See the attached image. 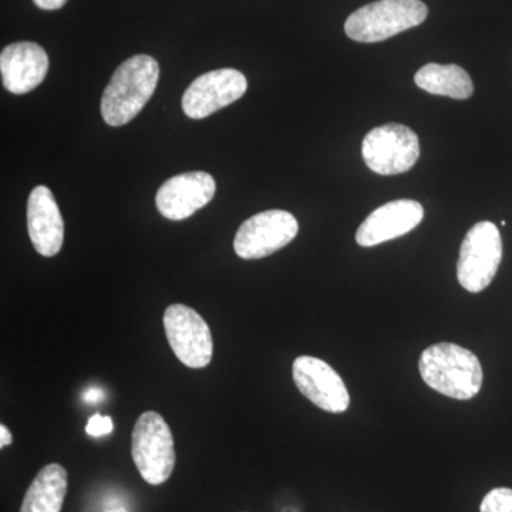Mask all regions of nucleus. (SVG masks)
<instances>
[{"instance_id":"4","label":"nucleus","mask_w":512,"mask_h":512,"mask_svg":"<svg viewBox=\"0 0 512 512\" xmlns=\"http://www.w3.org/2000/svg\"><path fill=\"white\" fill-rule=\"evenodd\" d=\"M131 456L148 484L160 485L171 477L175 467L174 437L161 414L146 412L138 417L131 437Z\"/></svg>"},{"instance_id":"11","label":"nucleus","mask_w":512,"mask_h":512,"mask_svg":"<svg viewBox=\"0 0 512 512\" xmlns=\"http://www.w3.org/2000/svg\"><path fill=\"white\" fill-rule=\"evenodd\" d=\"M215 190L214 178L204 171L175 175L157 192L158 211L168 220H187L214 198Z\"/></svg>"},{"instance_id":"10","label":"nucleus","mask_w":512,"mask_h":512,"mask_svg":"<svg viewBox=\"0 0 512 512\" xmlns=\"http://www.w3.org/2000/svg\"><path fill=\"white\" fill-rule=\"evenodd\" d=\"M292 375L299 392L319 409L328 413H343L349 409L350 396L345 382L318 357L299 356L293 362Z\"/></svg>"},{"instance_id":"17","label":"nucleus","mask_w":512,"mask_h":512,"mask_svg":"<svg viewBox=\"0 0 512 512\" xmlns=\"http://www.w3.org/2000/svg\"><path fill=\"white\" fill-rule=\"evenodd\" d=\"M480 512H512L511 488H494L485 495Z\"/></svg>"},{"instance_id":"20","label":"nucleus","mask_w":512,"mask_h":512,"mask_svg":"<svg viewBox=\"0 0 512 512\" xmlns=\"http://www.w3.org/2000/svg\"><path fill=\"white\" fill-rule=\"evenodd\" d=\"M103 399L104 393L103 390L99 389V387H92V389H89L84 393V400H86L87 403L96 404L101 402Z\"/></svg>"},{"instance_id":"8","label":"nucleus","mask_w":512,"mask_h":512,"mask_svg":"<svg viewBox=\"0 0 512 512\" xmlns=\"http://www.w3.org/2000/svg\"><path fill=\"white\" fill-rule=\"evenodd\" d=\"M298 231V221L291 212H259L239 227L234 249L242 259L265 258L291 244Z\"/></svg>"},{"instance_id":"7","label":"nucleus","mask_w":512,"mask_h":512,"mask_svg":"<svg viewBox=\"0 0 512 512\" xmlns=\"http://www.w3.org/2000/svg\"><path fill=\"white\" fill-rule=\"evenodd\" d=\"M164 329L174 355L191 369L210 365L214 342L210 326L188 306L171 305L164 313Z\"/></svg>"},{"instance_id":"9","label":"nucleus","mask_w":512,"mask_h":512,"mask_svg":"<svg viewBox=\"0 0 512 512\" xmlns=\"http://www.w3.org/2000/svg\"><path fill=\"white\" fill-rule=\"evenodd\" d=\"M247 89V77L238 70H212L197 77L185 90L184 113L190 119H205L241 99Z\"/></svg>"},{"instance_id":"5","label":"nucleus","mask_w":512,"mask_h":512,"mask_svg":"<svg viewBox=\"0 0 512 512\" xmlns=\"http://www.w3.org/2000/svg\"><path fill=\"white\" fill-rule=\"evenodd\" d=\"M503 241L497 225L478 222L467 232L460 248L457 278L466 291L478 293L488 288L500 268Z\"/></svg>"},{"instance_id":"19","label":"nucleus","mask_w":512,"mask_h":512,"mask_svg":"<svg viewBox=\"0 0 512 512\" xmlns=\"http://www.w3.org/2000/svg\"><path fill=\"white\" fill-rule=\"evenodd\" d=\"M37 8L43 10H57L66 5L67 0H33Z\"/></svg>"},{"instance_id":"2","label":"nucleus","mask_w":512,"mask_h":512,"mask_svg":"<svg viewBox=\"0 0 512 512\" xmlns=\"http://www.w3.org/2000/svg\"><path fill=\"white\" fill-rule=\"evenodd\" d=\"M419 369L427 386L450 399H473L483 386L478 357L454 343H437L424 350Z\"/></svg>"},{"instance_id":"21","label":"nucleus","mask_w":512,"mask_h":512,"mask_svg":"<svg viewBox=\"0 0 512 512\" xmlns=\"http://www.w3.org/2000/svg\"><path fill=\"white\" fill-rule=\"evenodd\" d=\"M12 441V433H10V430L5 426V424H2V426H0V447L5 448L10 446Z\"/></svg>"},{"instance_id":"6","label":"nucleus","mask_w":512,"mask_h":512,"mask_svg":"<svg viewBox=\"0 0 512 512\" xmlns=\"http://www.w3.org/2000/svg\"><path fill=\"white\" fill-rule=\"evenodd\" d=\"M362 154L367 167L376 174L407 173L419 160V137L403 124H384L367 133Z\"/></svg>"},{"instance_id":"15","label":"nucleus","mask_w":512,"mask_h":512,"mask_svg":"<svg viewBox=\"0 0 512 512\" xmlns=\"http://www.w3.org/2000/svg\"><path fill=\"white\" fill-rule=\"evenodd\" d=\"M66 493L67 471L60 464H49L30 484L20 512H60Z\"/></svg>"},{"instance_id":"1","label":"nucleus","mask_w":512,"mask_h":512,"mask_svg":"<svg viewBox=\"0 0 512 512\" xmlns=\"http://www.w3.org/2000/svg\"><path fill=\"white\" fill-rule=\"evenodd\" d=\"M160 77L157 60L147 55L130 57L111 77L101 99V116L109 126L130 123L151 99Z\"/></svg>"},{"instance_id":"22","label":"nucleus","mask_w":512,"mask_h":512,"mask_svg":"<svg viewBox=\"0 0 512 512\" xmlns=\"http://www.w3.org/2000/svg\"><path fill=\"white\" fill-rule=\"evenodd\" d=\"M113 512H126L124 510H117V511H113Z\"/></svg>"},{"instance_id":"3","label":"nucleus","mask_w":512,"mask_h":512,"mask_svg":"<svg viewBox=\"0 0 512 512\" xmlns=\"http://www.w3.org/2000/svg\"><path fill=\"white\" fill-rule=\"evenodd\" d=\"M429 15L421 0H377L355 10L345 23L350 39L360 43H377L416 28Z\"/></svg>"},{"instance_id":"18","label":"nucleus","mask_w":512,"mask_h":512,"mask_svg":"<svg viewBox=\"0 0 512 512\" xmlns=\"http://www.w3.org/2000/svg\"><path fill=\"white\" fill-rule=\"evenodd\" d=\"M86 431L93 437L106 436V434H110L113 431V420L109 416L96 414L87 423Z\"/></svg>"},{"instance_id":"16","label":"nucleus","mask_w":512,"mask_h":512,"mask_svg":"<svg viewBox=\"0 0 512 512\" xmlns=\"http://www.w3.org/2000/svg\"><path fill=\"white\" fill-rule=\"evenodd\" d=\"M414 82L424 92L456 100L470 99L474 93L471 77L457 64H426L416 73Z\"/></svg>"},{"instance_id":"12","label":"nucleus","mask_w":512,"mask_h":512,"mask_svg":"<svg viewBox=\"0 0 512 512\" xmlns=\"http://www.w3.org/2000/svg\"><path fill=\"white\" fill-rule=\"evenodd\" d=\"M424 210L413 200L387 202L373 211L356 232L360 247L370 248L403 237L423 221Z\"/></svg>"},{"instance_id":"14","label":"nucleus","mask_w":512,"mask_h":512,"mask_svg":"<svg viewBox=\"0 0 512 512\" xmlns=\"http://www.w3.org/2000/svg\"><path fill=\"white\" fill-rule=\"evenodd\" d=\"M28 231L33 247L40 255L59 254L64 241V222L55 195L39 185L30 192L28 200Z\"/></svg>"},{"instance_id":"13","label":"nucleus","mask_w":512,"mask_h":512,"mask_svg":"<svg viewBox=\"0 0 512 512\" xmlns=\"http://www.w3.org/2000/svg\"><path fill=\"white\" fill-rule=\"evenodd\" d=\"M49 72V56L33 42L12 43L0 55V73L6 90L26 94L35 90Z\"/></svg>"}]
</instances>
